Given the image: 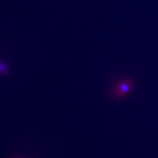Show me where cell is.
<instances>
[{
	"label": "cell",
	"mask_w": 158,
	"mask_h": 158,
	"mask_svg": "<svg viewBox=\"0 0 158 158\" xmlns=\"http://www.w3.org/2000/svg\"><path fill=\"white\" fill-rule=\"evenodd\" d=\"M8 73V70H7V67L5 66L2 63L0 62V73L3 74V75H6Z\"/></svg>",
	"instance_id": "obj_2"
},
{
	"label": "cell",
	"mask_w": 158,
	"mask_h": 158,
	"mask_svg": "<svg viewBox=\"0 0 158 158\" xmlns=\"http://www.w3.org/2000/svg\"><path fill=\"white\" fill-rule=\"evenodd\" d=\"M132 89V81L129 79L122 81L119 82L114 88V92L116 97L117 98H122L125 96L130 92Z\"/></svg>",
	"instance_id": "obj_1"
}]
</instances>
